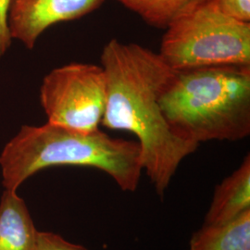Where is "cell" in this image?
Segmentation results:
<instances>
[{"label":"cell","instance_id":"4fadbf2b","mask_svg":"<svg viewBox=\"0 0 250 250\" xmlns=\"http://www.w3.org/2000/svg\"><path fill=\"white\" fill-rule=\"evenodd\" d=\"M11 0H0V57L8 52L12 38L8 25V13Z\"/></svg>","mask_w":250,"mask_h":250},{"label":"cell","instance_id":"9c48e42d","mask_svg":"<svg viewBox=\"0 0 250 250\" xmlns=\"http://www.w3.org/2000/svg\"><path fill=\"white\" fill-rule=\"evenodd\" d=\"M189 250H250V209L224 224H204Z\"/></svg>","mask_w":250,"mask_h":250},{"label":"cell","instance_id":"7a4b0ae2","mask_svg":"<svg viewBox=\"0 0 250 250\" xmlns=\"http://www.w3.org/2000/svg\"><path fill=\"white\" fill-rule=\"evenodd\" d=\"M102 170L126 192H134L143 170L139 144L97 130L81 133L46 123L22 126L0 154L2 184L17 191L35 173L54 166Z\"/></svg>","mask_w":250,"mask_h":250},{"label":"cell","instance_id":"7c38bea8","mask_svg":"<svg viewBox=\"0 0 250 250\" xmlns=\"http://www.w3.org/2000/svg\"><path fill=\"white\" fill-rule=\"evenodd\" d=\"M217 3L225 15L243 22H250V0H217Z\"/></svg>","mask_w":250,"mask_h":250},{"label":"cell","instance_id":"ba28073f","mask_svg":"<svg viewBox=\"0 0 250 250\" xmlns=\"http://www.w3.org/2000/svg\"><path fill=\"white\" fill-rule=\"evenodd\" d=\"M37 232L25 202L17 191L0 199V250H36Z\"/></svg>","mask_w":250,"mask_h":250},{"label":"cell","instance_id":"277c9868","mask_svg":"<svg viewBox=\"0 0 250 250\" xmlns=\"http://www.w3.org/2000/svg\"><path fill=\"white\" fill-rule=\"evenodd\" d=\"M165 29L159 54L175 72L250 66V22L225 15L217 0H197Z\"/></svg>","mask_w":250,"mask_h":250},{"label":"cell","instance_id":"8fae6325","mask_svg":"<svg viewBox=\"0 0 250 250\" xmlns=\"http://www.w3.org/2000/svg\"><path fill=\"white\" fill-rule=\"evenodd\" d=\"M36 250H88L80 245L66 241L61 235L53 232H38Z\"/></svg>","mask_w":250,"mask_h":250},{"label":"cell","instance_id":"5b68a950","mask_svg":"<svg viewBox=\"0 0 250 250\" xmlns=\"http://www.w3.org/2000/svg\"><path fill=\"white\" fill-rule=\"evenodd\" d=\"M39 98L48 124L81 133L95 132L106 104L103 68L78 62L56 68L44 77Z\"/></svg>","mask_w":250,"mask_h":250},{"label":"cell","instance_id":"3957f363","mask_svg":"<svg viewBox=\"0 0 250 250\" xmlns=\"http://www.w3.org/2000/svg\"><path fill=\"white\" fill-rule=\"evenodd\" d=\"M160 105L170 128L186 140L244 139L250 134V66L173 71Z\"/></svg>","mask_w":250,"mask_h":250},{"label":"cell","instance_id":"8992f818","mask_svg":"<svg viewBox=\"0 0 250 250\" xmlns=\"http://www.w3.org/2000/svg\"><path fill=\"white\" fill-rule=\"evenodd\" d=\"M105 0H11L8 25L12 40L33 49L38 38L56 23L82 18Z\"/></svg>","mask_w":250,"mask_h":250},{"label":"cell","instance_id":"6da1fadb","mask_svg":"<svg viewBox=\"0 0 250 250\" xmlns=\"http://www.w3.org/2000/svg\"><path fill=\"white\" fill-rule=\"evenodd\" d=\"M101 67L106 78L101 125L137 137L143 170L162 196L181 162L199 146L175 134L161 110V91L173 70L160 54L117 39L104 46Z\"/></svg>","mask_w":250,"mask_h":250},{"label":"cell","instance_id":"30bf717a","mask_svg":"<svg viewBox=\"0 0 250 250\" xmlns=\"http://www.w3.org/2000/svg\"><path fill=\"white\" fill-rule=\"evenodd\" d=\"M138 14L149 25L166 28L197 0H116Z\"/></svg>","mask_w":250,"mask_h":250},{"label":"cell","instance_id":"52a82bcc","mask_svg":"<svg viewBox=\"0 0 250 250\" xmlns=\"http://www.w3.org/2000/svg\"><path fill=\"white\" fill-rule=\"evenodd\" d=\"M250 209V156L215 189L204 224L230 222Z\"/></svg>","mask_w":250,"mask_h":250}]
</instances>
